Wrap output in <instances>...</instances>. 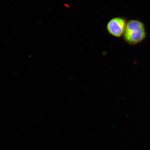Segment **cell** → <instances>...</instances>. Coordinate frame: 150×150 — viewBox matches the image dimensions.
Masks as SVG:
<instances>
[{
    "instance_id": "2",
    "label": "cell",
    "mask_w": 150,
    "mask_h": 150,
    "mask_svg": "<svg viewBox=\"0 0 150 150\" xmlns=\"http://www.w3.org/2000/svg\"><path fill=\"white\" fill-rule=\"evenodd\" d=\"M127 23L126 20L123 18H114L108 21L106 29L109 33L112 36L120 37L125 33Z\"/></svg>"
},
{
    "instance_id": "1",
    "label": "cell",
    "mask_w": 150,
    "mask_h": 150,
    "mask_svg": "<svg viewBox=\"0 0 150 150\" xmlns=\"http://www.w3.org/2000/svg\"><path fill=\"white\" fill-rule=\"evenodd\" d=\"M146 36L145 28L142 22L134 20L127 22L123 34L126 42L131 45L137 44L143 40Z\"/></svg>"
}]
</instances>
